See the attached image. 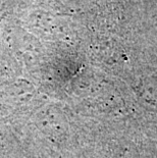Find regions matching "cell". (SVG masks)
<instances>
[{
	"label": "cell",
	"instance_id": "1",
	"mask_svg": "<svg viewBox=\"0 0 157 158\" xmlns=\"http://www.w3.org/2000/svg\"><path fill=\"white\" fill-rule=\"evenodd\" d=\"M141 96L143 100L150 106L157 108V86H152L148 84V86H146L141 92Z\"/></svg>",
	"mask_w": 157,
	"mask_h": 158
}]
</instances>
